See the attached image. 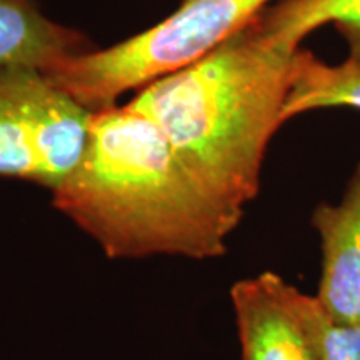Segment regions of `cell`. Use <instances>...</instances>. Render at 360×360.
Instances as JSON below:
<instances>
[{
  "mask_svg": "<svg viewBox=\"0 0 360 360\" xmlns=\"http://www.w3.org/2000/svg\"><path fill=\"white\" fill-rule=\"evenodd\" d=\"M299 49L264 11L209 56L139 89L130 101L159 125L188 172L237 222L259 193L269 143L287 122L283 110Z\"/></svg>",
  "mask_w": 360,
  "mask_h": 360,
  "instance_id": "obj_1",
  "label": "cell"
},
{
  "mask_svg": "<svg viewBox=\"0 0 360 360\" xmlns=\"http://www.w3.org/2000/svg\"><path fill=\"white\" fill-rule=\"evenodd\" d=\"M295 290L274 272L233 283L231 300L242 360H317Z\"/></svg>",
  "mask_w": 360,
  "mask_h": 360,
  "instance_id": "obj_5",
  "label": "cell"
},
{
  "mask_svg": "<svg viewBox=\"0 0 360 360\" xmlns=\"http://www.w3.org/2000/svg\"><path fill=\"white\" fill-rule=\"evenodd\" d=\"M327 107L360 109V64L350 58L342 64H327L312 52L299 49L283 110L285 120Z\"/></svg>",
  "mask_w": 360,
  "mask_h": 360,
  "instance_id": "obj_8",
  "label": "cell"
},
{
  "mask_svg": "<svg viewBox=\"0 0 360 360\" xmlns=\"http://www.w3.org/2000/svg\"><path fill=\"white\" fill-rule=\"evenodd\" d=\"M312 225L321 237L317 299L340 322L360 323V164L339 204H321Z\"/></svg>",
  "mask_w": 360,
  "mask_h": 360,
  "instance_id": "obj_6",
  "label": "cell"
},
{
  "mask_svg": "<svg viewBox=\"0 0 360 360\" xmlns=\"http://www.w3.org/2000/svg\"><path fill=\"white\" fill-rule=\"evenodd\" d=\"M92 117L44 70L0 69V175L53 192L82 160Z\"/></svg>",
  "mask_w": 360,
  "mask_h": 360,
  "instance_id": "obj_4",
  "label": "cell"
},
{
  "mask_svg": "<svg viewBox=\"0 0 360 360\" xmlns=\"http://www.w3.org/2000/svg\"><path fill=\"white\" fill-rule=\"evenodd\" d=\"M295 304L317 360H360V323L337 321L317 295L299 289L295 290Z\"/></svg>",
  "mask_w": 360,
  "mask_h": 360,
  "instance_id": "obj_10",
  "label": "cell"
},
{
  "mask_svg": "<svg viewBox=\"0 0 360 360\" xmlns=\"http://www.w3.org/2000/svg\"><path fill=\"white\" fill-rule=\"evenodd\" d=\"M85 51V35L51 20L32 0H0V69L47 72Z\"/></svg>",
  "mask_w": 360,
  "mask_h": 360,
  "instance_id": "obj_7",
  "label": "cell"
},
{
  "mask_svg": "<svg viewBox=\"0 0 360 360\" xmlns=\"http://www.w3.org/2000/svg\"><path fill=\"white\" fill-rule=\"evenodd\" d=\"M282 35L300 45L319 27L334 24L349 47V58L360 64V0H283L265 8Z\"/></svg>",
  "mask_w": 360,
  "mask_h": 360,
  "instance_id": "obj_9",
  "label": "cell"
},
{
  "mask_svg": "<svg viewBox=\"0 0 360 360\" xmlns=\"http://www.w3.org/2000/svg\"><path fill=\"white\" fill-rule=\"evenodd\" d=\"M270 0H182L177 11L150 29L102 49L85 51L47 70L58 87L90 110L209 56L249 25Z\"/></svg>",
  "mask_w": 360,
  "mask_h": 360,
  "instance_id": "obj_3",
  "label": "cell"
},
{
  "mask_svg": "<svg viewBox=\"0 0 360 360\" xmlns=\"http://www.w3.org/2000/svg\"><path fill=\"white\" fill-rule=\"evenodd\" d=\"M52 200L110 259H215L238 225L130 102L94 112L82 160Z\"/></svg>",
  "mask_w": 360,
  "mask_h": 360,
  "instance_id": "obj_2",
  "label": "cell"
}]
</instances>
